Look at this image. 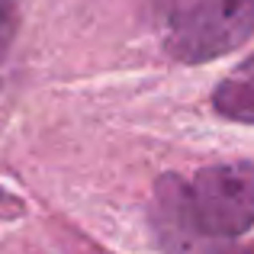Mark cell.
Masks as SVG:
<instances>
[{
	"mask_svg": "<svg viewBox=\"0 0 254 254\" xmlns=\"http://www.w3.org/2000/svg\"><path fill=\"white\" fill-rule=\"evenodd\" d=\"M184 216L193 238H238L254 225V164L229 161L184 180Z\"/></svg>",
	"mask_w": 254,
	"mask_h": 254,
	"instance_id": "obj_1",
	"label": "cell"
},
{
	"mask_svg": "<svg viewBox=\"0 0 254 254\" xmlns=\"http://www.w3.org/2000/svg\"><path fill=\"white\" fill-rule=\"evenodd\" d=\"M254 32V0H177L164 45L177 62L199 64L235 52Z\"/></svg>",
	"mask_w": 254,
	"mask_h": 254,
	"instance_id": "obj_2",
	"label": "cell"
},
{
	"mask_svg": "<svg viewBox=\"0 0 254 254\" xmlns=\"http://www.w3.org/2000/svg\"><path fill=\"white\" fill-rule=\"evenodd\" d=\"M212 103L225 119L254 126V55H248L212 93Z\"/></svg>",
	"mask_w": 254,
	"mask_h": 254,
	"instance_id": "obj_3",
	"label": "cell"
},
{
	"mask_svg": "<svg viewBox=\"0 0 254 254\" xmlns=\"http://www.w3.org/2000/svg\"><path fill=\"white\" fill-rule=\"evenodd\" d=\"M13 36V0H0V52Z\"/></svg>",
	"mask_w": 254,
	"mask_h": 254,
	"instance_id": "obj_4",
	"label": "cell"
}]
</instances>
